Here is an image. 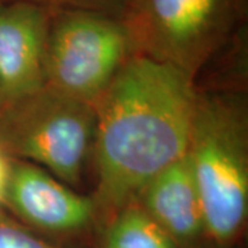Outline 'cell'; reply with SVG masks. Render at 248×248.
<instances>
[{
	"mask_svg": "<svg viewBox=\"0 0 248 248\" xmlns=\"http://www.w3.org/2000/svg\"><path fill=\"white\" fill-rule=\"evenodd\" d=\"M197 91L177 68L133 54L95 104L97 210L115 215L187 151Z\"/></svg>",
	"mask_w": 248,
	"mask_h": 248,
	"instance_id": "6da1fadb",
	"label": "cell"
},
{
	"mask_svg": "<svg viewBox=\"0 0 248 248\" xmlns=\"http://www.w3.org/2000/svg\"><path fill=\"white\" fill-rule=\"evenodd\" d=\"M186 157L203 210L205 236L228 246L248 213V115L233 94H197Z\"/></svg>",
	"mask_w": 248,
	"mask_h": 248,
	"instance_id": "7a4b0ae2",
	"label": "cell"
},
{
	"mask_svg": "<svg viewBox=\"0 0 248 248\" xmlns=\"http://www.w3.org/2000/svg\"><path fill=\"white\" fill-rule=\"evenodd\" d=\"M95 123V107L45 84L0 108V148L76 187L93 155Z\"/></svg>",
	"mask_w": 248,
	"mask_h": 248,
	"instance_id": "3957f363",
	"label": "cell"
},
{
	"mask_svg": "<svg viewBox=\"0 0 248 248\" xmlns=\"http://www.w3.org/2000/svg\"><path fill=\"white\" fill-rule=\"evenodd\" d=\"M243 0H125L120 22L133 54L190 78L232 36Z\"/></svg>",
	"mask_w": 248,
	"mask_h": 248,
	"instance_id": "277c9868",
	"label": "cell"
},
{
	"mask_svg": "<svg viewBox=\"0 0 248 248\" xmlns=\"http://www.w3.org/2000/svg\"><path fill=\"white\" fill-rule=\"evenodd\" d=\"M133 48L120 19L83 10H53L46 86L95 107Z\"/></svg>",
	"mask_w": 248,
	"mask_h": 248,
	"instance_id": "5b68a950",
	"label": "cell"
},
{
	"mask_svg": "<svg viewBox=\"0 0 248 248\" xmlns=\"http://www.w3.org/2000/svg\"><path fill=\"white\" fill-rule=\"evenodd\" d=\"M3 203L31 226L54 234L83 231L98 213L93 197L75 192L35 164L14 159Z\"/></svg>",
	"mask_w": 248,
	"mask_h": 248,
	"instance_id": "8992f818",
	"label": "cell"
},
{
	"mask_svg": "<svg viewBox=\"0 0 248 248\" xmlns=\"http://www.w3.org/2000/svg\"><path fill=\"white\" fill-rule=\"evenodd\" d=\"M53 10L25 1L0 4V108L42 89Z\"/></svg>",
	"mask_w": 248,
	"mask_h": 248,
	"instance_id": "52a82bcc",
	"label": "cell"
},
{
	"mask_svg": "<svg viewBox=\"0 0 248 248\" xmlns=\"http://www.w3.org/2000/svg\"><path fill=\"white\" fill-rule=\"evenodd\" d=\"M135 202L178 247L192 246L205 236L202 203L186 155L151 179Z\"/></svg>",
	"mask_w": 248,
	"mask_h": 248,
	"instance_id": "ba28073f",
	"label": "cell"
},
{
	"mask_svg": "<svg viewBox=\"0 0 248 248\" xmlns=\"http://www.w3.org/2000/svg\"><path fill=\"white\" fill-rule=\"evenodd\" d=\"M102 248H179L137 202L110 217Z\"/></svg>",
	"mask_w": 248,
	"mask_h": 248,
	"instance_id": "9c48e42d",
	"label": "cell"
},
{
	"mask_svg": "<svg viewBox=\"0 0 248 248\" xmlns=\"http://www.w3.org/2000/svg\"><path fill=\"white\" fill-rule=\"evenodd\" d=\"M25 1L51 10H83L119 18L124 9L125 0H0L1 3Z\"/></svg>",
	"mask_w": 248,
	"mask_h": 248,
	"instance_id": "30bf717a",
	"label": "cell"
},
{
	"mask_svg": "<svg viewBox=\"0 0 248 248\" xmlns=\"http://www.w3.org/2000/svg\"><path fill=\"white\" fill-rule=\"evenodd\" d=\"M0 248H57L0 215Z\"/></svg>",
	"mask_w": 248,
	"mask_h": 248,
	"instance_id": "8fae6325",
	"label": "cell"
},
{
	"mask_svg": "<svg viewBox=\"0 0 248 248\" xmlns=\"http://www.w3.org/2000/svg\"><path fill=\"white\" fill-rule=\"evenodd\" d=\"M10 171V159L9 156L0 148V204H3L4 193H6V186L9 179Z\"/></svg>",
	"mask_w": 248,
	"mask_h": 248,
	"instance_id": "7c38bea8",
	"label": "cell"
}]
</instances>
